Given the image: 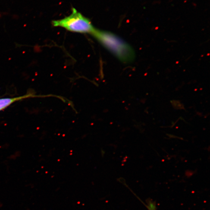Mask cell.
<instances>
[{
	"instance_id": "277c9868",
	"label": "cell",
	"mask_w": 210,
	"mask_h": 210,
	"mask_svg": "<svg viewBox=\"0 0 210 210\" xmlns=\"http://www.w3.org/2000/svg\"><path fill=\"white\" fill-rule=\"evenodd\" d=\"M148 208L149 210H156L155 205L152 203H151L148 205Z\"/></svg>"
},
{
	"instance_id": "3957f363",
	"label": "cell",
	"mask_w": 210,
	"mask_h": 210,
	"mask_svg": "<svg viewBox=\"0 0 210 210\" xmlns=\"http://www.w3.org/2000/svg\"><path fill=\"white\" fill-rule=\"evenodd\" d=\"M39 97V96H37L32 93H29L23 96L16 97L0 98V111L5 109L11 105V104L17 101L22 100L25 98L34 97Z\"/></svg>"
},
{
	"instance_id": "6da1fadb",
	"label": "cell",
	"mask_w": 210,
	"mask_h": 210,
	"mask_svg": "<svg viewBox=\"0 0 210 210\" xmlns=\"http://www.w3.org/2000/svg\"><path fill=\"white\" fill-rule=\"evenodd\" d=\"M92 35L120 61L129 63L134 60L135 53L133 48L117 35L96 29Z\"/></svg>"
},
{
	"instance_id": "7a4b0ae2",
	"label": "cell",
	"mask_w": 210,
	"mask_h": 210,
	"mask_svg": "<svg viewBox=\"0 0 210 210\" xmlns=\"http://www.w3.org/2000/svg\"><path fill=\"white\" fill-rule=\"evenodd\" d=\"M53 26L64 28L69 31L92 34L95 28L90 20L85 17L74 8H72L71 14L61 19L52 22Z\"/></svg>"
}]
</instances>
